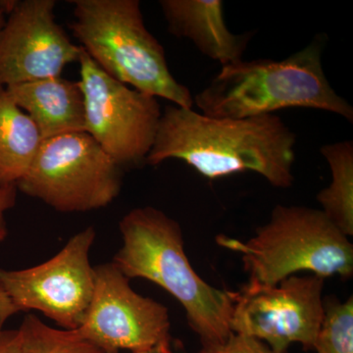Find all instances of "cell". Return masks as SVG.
<instances>
[{"mask_svg":"<svg viewBox=\"0 0 353 353\" xmlns=\"http://www.w3.org/2000/svg\"><path fill=\"white\" fill-rule=\"evenodd\" d=\"M296 145V134L276 114L212 118L173 104L162 111L145 163L182 160L210 180L252 171L287 189L294 183Z\"/></svg>","mask_w":353,"mask_h":353,"instance_id":"6da1fadb","label":"cell"},{"mask_svg":"<svg viewBox=\"0 0 353 353\" xmlns=\"http://www.w3.org/2000/svg\"><path fill=\"white\" fill-rule=\"evenodd\" d=\"M325 46L326 36L319 34L283 60L261 58L222 66L194 97V104L212 118L241 119L308 108L338 114L352 123V106L336 94L323 69Z\"/></svg>","mask_w":353,"mask_h":353,"instance_id":"7a4b0ae2","label":"cell"},{"mask_svg":"<svg viewBox=\"0 0 353 353\" xmlns=\"http://www.w3.org/2000/svg\"><path fill=\"white\" fill-rule=\"evenodd\" d=\"M123 245L112 260L128 279L150 281L175 297L201 345L231 336L229 290L216 289L197 275L176 221L152 206L132 209L119 223Z\"/></svg>","mask_w":353,"mask_h":353,"instance_id":"3957f363","label":"cell"},{"mask_svg":"<svg viewBox=\"0 0 353 353\" xmlns=\"http://www.w3.org/2000/svg\"><path fill=\"white\" fill-rule=\"evenodd\" d=\"M74 37L88 57L118 82L192 109L189 88L174 78L162 44L148 31L139 0H70Z\"/></svg>","mask_w":353,"mask_h":353,"instance_id":"277c9868","label":"cell"},{"mask_svg":"<svg viewBox=\"0 0 353 353\" xmlns=\"http://www.w3.org/2000/svg\"><path fill=\"white\" fill-rule=\"evenodd\" d=\"M218 245L241 254L250 282L277 285L299 272L352 278L353 245L321 209L279 205L248 241L220 234Z\"/></svg>","mask_w":353,"mask_h":353,"instance_id":"5b68a950","label":"cell"},{"mask_svg":"<svg viewBox=\"0 0 353 353\" xmlns=\"http://www.w3.org/2000/svg\"><path fill=\"white\" fill-rule=\"evenodd\" d=\"M16 187L58 212H88L117 199L123 168L88 132H71L43 139Z\"/></svg>","mask_w":353,"mask_h":353,"instance_id":"8992f818","label":"cell"},{"mask_svg":"<svg viewBox=\"0 0 353 353\" xmlns=\"http://www.w3.org/2000/svg\"><path fill=\"white\" fill-rule=\"evenodd\" d=\"M78 62L85 132L122 168L145 163L162 115L157 97L118 82L83 48Z\"/></svg>","mask_w":353,"mask_h":353,"instance_id":"52a82bcc","label":"cell"},{"mask_svg":"<svg viewBox=\"0 0 353 353\" xmlns=\"http://www.w3.org/2000/svg\"><path fill=\"white\" fill-rule=\"evenodd\" d=\"M324 280L292 275L277 285L248 281L238 292L229 290L232 333L257 339L278 352L292 343L313 350L324 318Z\"/></svg>","mask_w":353,"mask_h":353,"instance_id":"ba28073f","label":"cell"},{"mask_svg":"<svg viewBox=\"0 0 353 353\" xmlns=\"http://www.w3.org/2000/svg\"><path fill=\"white\" fill-rule=\"evenodd\" d=\"M95 236L94 227L85 228L43 263L22 270L0 269V288L18 312L39 311L60 329H78L94 296L90 252Z\"/></svg>","mask_w":353,"mask_h":353,"instance_id":"9c48e42d","label":"cell"},{"mask_svg":"<svg viewBox=\"0 0 353 353\" xmlns=\"http://www.w3.org/2000/svg\"><path fill=\"white\" fill-rule=\"evenodd\" d=\"M94 296L85 320L74 330L103 353L168 352L172 347L168 309L132 290L113 262L94 266Z\"/></svg>","mask_w":353,"mask_h":353,"instance_id":"30bf717a","label":"cell"},{"mask_svg":"<svg viewBox=\"0 0 353 353\" xmlns=\"http://www.w3.org/2000/svg\"><path fill=\"white\" fill-rule=\"evenodd\" d=\"M54 0L13 1L0 31V87L61 76L82 48L55 21Z\"/></svg>","mask_w":353,"mask_h":353,"instance_id":"8fae6325","label":"cell"},{"mask_svg":"<svg viewBox=\"0 0 353 353\" xmlns=\"http://www.w3.org/2000/svg\"><path fill=\"white\" fill-rule=\"evenodd\" d=\"M168 31L192 41L202 54L222 66L243 60L253 32L233 34L228 29L220 0H161Z\"/></svg>","mask_w":353,"mask_h":353,"instance_id":"7c38bea8","label":"cell"},{"mask_svg":"<svg viewBox=\"0 0 353 353\" xmlns=\"http://www.w3.org/2000/svg\"><path fill=\"white\" fill-rule=\"evenodd\" d=\"M6 90L36 124L41 139L85 132L80 83L60 77L9 85Z\"/></svg>","mask_w":353,"mask_h":353,"instance_id":"4fadbf2b","label":"cell"},{"mask_svg":"<svg viewBox=\"0 0 353 353\" xmlns=\"http://www.w3.org/2000/svg\"><path fill=\"white\" fill-rule=\"evenodd\" d=\"M41 143L36 124L0 87V188L24 178Z\"/></svg>","mask_w":353,"mask_h":353,"instance_id":"5bb4252c","label":"cell"},{"mask_svg":"<svg viewBox=\"0 0 353 353\" xmlns=\"http://www.w3.org/2000/svg\"><path fill=\"white\" fill-rule=\"evenodd\" d=\"M320 152L329 163L332 182L317 194L322 212L345 236L353 234V143L323 145Z\"/></svg>","mask_w":353,"mask_h":353,"instance_id":"9a60e30c","label":"cell"},{"mask_svg":"<svg viewBox=\"0 0 353 353\" xmlns=\"http://www.w3.org/2000/svg\"><path fill=\"white\" fill-rule=\"evenodd\" d=\"M18 330L27 353H103L76 331L52 328L34 314L26 316Z\"/></svg>","mask_w":353,"mask_h":353,"instance_id":"2e32d148","label":"cell"},{"mask_svg":"<svg viewBox=\"0 0 353 353\" xmlns=\"http://www.w3.org/2000/svg\"><path fill=\"white\" fill-rule=\"evenodd\" d=\"M317 353H353V297L324 301V318L314 347Z\"/></svg>","mask_w":353,"mask_h":353,"instance_id":"e0dca14e","label":"cell"},{"mask_svg":"<svg viewBox=\"0 0 353 353\" xmlns=\"http://www.w3.org/2000/svg\"><path fill=\"white\" fill-rule=\"evenodd\" d=\"M199 353H287L278 352L272 350L263 341L243 336L232 334L226 341L222 343L202 345Z\"/></svg>","mask_w":353,"mask_h":353,"instance_id":"ac0fdd59","label":"cell"},{"mask_svg":"<svg viewBox=\"0 0 353 353\" xmlns=\"http://www.w3.org/2000/svg\"><path fill=\"white\" fill-rule=\"evenodd\" d=\"M17 196L18 189L15 185L0 188V245L8 236L6 215L16 205Z\"/></svg>","mask_w":353,"mask_h":353,"instance_id":"d6986e66","label":"cell"},{"mask_svg":"<svg viewBox=\"0 0 353 353\" xmlns=\"http://www.w3.org/2000/svg\"><path fill=\"white\" fill-rule=\"evenodd\" d=\"M0 353H27L19 330L0 329Z\"/></svg>","mask_w":353,"mask_h":353,"instance_id":"ffe728a7","label":"cell"},{"mask_svg":"<svg viewBox=\"0 0 353 353\" xmlns=\"http://www.w3.org/2000/svg\"><path fill=\"white\" fill-rule=\"evenodd\" d=\"M16 313H18L17 309L11 303L3 290L0 288V329H2L4 323Z\"/></svg>","mask_w":353,"mask_h":353,"instance_id":"44dd1931","label":"cell"},{"mask_svg":"<svg viewBox=\"0 0 353 353\" xmlns=\"http://www.w3.org/2000/svg\"><path fill=\"white\" fill-rule=\"evenodd\" d=\"M6 12H4L3 9L0 8V31H1L2 28H3L4 24H6Z\"/></svg>","mask_w":353,"mask_h":353,"instance_id":"7402d4cb","label":"cell"},{"mask_svg":"<svg viewBox=\"0 0 353 353\" xmlns=\"http://www.w3.org/2000/svg\"><path fill=\"white\" fill-rule=\"evenodd\" d=\"M141 353H176L175 350H171V352H141Z\"/></svg>","mask_w":353,"mask_h":353,"instance_id":"603a6c76","label":"cell"}]
</instances>
